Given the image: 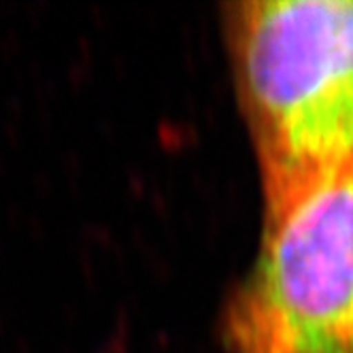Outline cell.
<instances>
[{"mask_svg": "<svg viewBox=\"0 0 353 353\" xmlns=\"http://www.w3.org/2000/svg\"><path fill=\"white\" fill-rule=\"evenodd\" d=\"M219 34L262 236L353 162V0H230Z\"/></svg>", "mask_w": 353, "mask_h": 353, "instance_id": "1", "label": "cell"}, {"mask_svg": "<svg viewBox=\"0 0 353 353\" xmlns=\"http://www.w3.org/2000/svg\"><path fill=\"white\" fill-rule=\"evenodd\" d=\"M217 339L223 353H353V162L258 239Z\"/></svg>", "mask_w": 353, "mask_h": 353, "instance_id": "2", "label": "cell"}]
</instances>
